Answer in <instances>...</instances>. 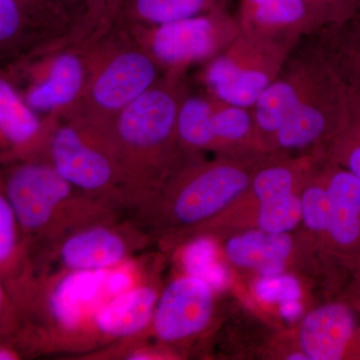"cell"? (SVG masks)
Here are the masks:
<instances>
[{
    "label": "cell",
    "instance_id": "obj_1",
    "mask_svg": "<svg viewBox=\"0 0 360 360\" xmlns=\"http://www.w3.org/2000/svg\"><path fill=\"white\" fill-rule=\"evenodd\" d=\"M259 153H231L206 163L186 161L129 217L165 245L210 221L238 200L265 163Z\"/></svg>",
    "mask_w": 360,
    "mask_h": 360
},
{
    "label": "cell",
    "instance_id": "obj_2",
    "mask_svg": "<svg viewBox=\"0 0 360 360\" xmlns=\"http://www.w3.org/2000/svg\"><path fill=\"white\" fill-rule=\"evenodd\" d=\"M180 101L169 82H158L104 132L122 168L129 214L187 160L176 134Z\"/></svg>",
    "mask_w": 360,
    "mask_h": 360
},
{
    "label": "cell",
    "instance_id": "obj_3",
    "mask_svg": "<svg viewBox=\"0 0 360 360\" xmlns=\"http://www.w3.org/2000/svg\"><path fill=\"white\" fill-rule=\"evenodd\" d=\"M0 174L30 258L79 227L129 215L115 203L73 186L44 158L0 165Z\"/></svg>",
    "mask_w": 360,
    "mask_h": 360
},
{
    "label": "cell",
    "instance_id": "obj_4",
    "mask_svg": "<svg viewBox=\"0 0 360 360\" xmlns=\"http://www.w3.org/2000/svg\"><path fill=\"white\" fill-rule=\"evenodd\" d=\"M79 39L86 59V85L79 103L65 117L105 132L116 116L158 82L160 65L118 25L98 37Z\"/></svg>",
    "mask_w": 360,
    "mask_h": 360
},
{
    "label": "cell",
    "instance_id": "obj_5",
    "mask_svg": "<svg viewBox=\"0 0 360 360\" xmlns=\"http://www.w3.org/2000/svg\"><path fill=\"white\" fill-rule=\"evenodd\" d=\"M35 112L65 117L84 94L87 65L82 40L70 33L28 52L4 66Z\"/></svg>",
    "mask_w": 360,
    "mask_h": 360
},
{
    "label": "cell",
    "instance_id": "obj_6",
    "mask_svg": "<svg viewBox=\"0 0 360 360\" xmlns=\"http://www.w3.org/2000/svg\"><path fill=\"white\" fill-rule=\"evenodd\" d=\"M41 158L73 186L115 203L129 214L122 168L101 130L75 118H58Z\"/></svg>",
    "mask_w": 360,
    "mask_h": 360
},
{
    "label": "cell",
    "instance_id": "obj_7",
    "mask_svg": "<svg viewBox=\"0 0 360 360\" xmlns=\"http://www.w3.org/2000/svg\"><path fill=\"white\" fill-rule=\"evenodd\" d=\"M153 240L129 215L85 225L35 251L32 274L112 269L136 257Z\"/></svg>",
    "mask_w": 360,
    "mask_h": 360
},
{
    "label": "cell",
    "instance_id": "obj_8",
    "mask_svg": "<svg viewBox=\"0 0 360 360\" xmlns=\"http://www.w3.org/2000/svg\"><path fill=\"white\" fill-rule=\"evenodd\" d=\"M214 290L205 279L191 274L170 281L160 291L149 335L162 347L184 345L200 338L214 315Z\"/></svg>",
    "mask_w": 360,
    "mask_h": 360
},
{
    "label": "cell",
    "instance_id": "obj_9",
    "mask_svg": "<svg viewBox=\"0 0 360 360\" xmlns=\"http://www.w3.org/2000/svg\"><path fill=\"white\" fill-rule=\"evenodd\" d=\"M224 21L217 8L155 27H122L129 30L158 65L175 71L212 56L217 49V32Z\"/></svg>",
    "mask_w": 360,
    "mask_h": 360
},
{
    "label": "cell",
    "instance_id": "obj_10",
    "mask_svg": "<svg viewBox=\"0 0 360 360\" xmlns=\"http://www.w3.org/2000/svg\"><path fill=\"white\" fill-rule=\"evenodd\" d=\"M307 360H360V312L340 298L303 315L295 331Z\"/></svg>",
    "mask_w": 360,
    "mask_h": 360
},
{
    "label": "cell",
    "instance_id": "obj_11",
    "mask_svg": "<svg viewBox=\"0 0 360 360\" xmlns=\"http://www.w3.org/2000/svg\"><path fill=\"white\" fill-rule=\"evenodd\" d=\"M58 120L35 112L6 68H0V165L41 158Z\"/></svg>",
    "mask_w": 360,
    "mask_h": 360
},
{
    "label": "cell",
    "instance_id": "obj_12",
    "mask_svg": "<svg viewBox=\"0 0 360 360\" xmlns=\"http://www.w3.org/2000/svg\"><path fill=\"white\" fill-rule=\"evenodd\" d=\"M160 293L155 283L142 279L106 300L92 317L94 350L148 335Z\"/></svg>",
    "mask_w": 360,
    "mask_h": 360
},
{
    "label": "cell",
    "instance_id": "obj_13",
    "mask_svg": "<svg viewBox=\"0 0 360 360\" xmlns=\"http://www.w3.org/2000/svg\"><path fill=\"white\" fill-rule=\"evenodd\" d=\"M321 175L329 198L322 255L338 262L360 255V180L347 168L329 160Z\"/></svg>",
    "mask_w": 360,
    "mask_h": 360
},
{
    "label": "cell",
    "instance_id": "obj_14",
    "mask_svg": "<svg viewBox=\"0 0 360 360\" xmlns=\"http://www.w3.org/2000/svg\"><path fill=\"white\" fill-rule=\"evenodd\" d=\"M246 231L225 238L224 250L231 264L258 276L284 274L300 255L319 252L307 233Z\"/></svg>",
    "mask_w": 360,
    "mask_h": 360
},
{
    "label": "cell",
    "instance_id": "obj_15",
    "mask_svg": "<svg viewBox=\"0 0 360 360\" xmlns=\"http://www.w3.org/2000/svg\"><path fill=\"white\" fill-rule=\"evenodd\" d=\"M302 224L300 193L281 196L266 202L246 208H226L210 221L194 227L167 243V246L179 248L191 239L226 238L246 231H262L271 233L292 232Z\"/></svg>",
    "mask_w": 360,
    "mask_h": 360
},
{
    "label": "cell",
    "instance_id": "obj_16",
    "mask_svg": "<svg viewBox=\"0 0 360 360\" xmlns=\"http://www.w3.org/2000/svg\"><path fill=\"white\" fill-rule=\"evenodd\" d=\"M70 32L30 0H0V68Z\"/></svg>",
    "mask_w": 360,
    "mask_h": 360
},
{
    "label": "cell",
    "instance_id": "obj_17",
    "mask_svg": "<svg viewBox=\"0 0 360 360\" xmlns=\"http://www.w3.org/2000/svg\"><path fill=\"white\" fill-rule=\"evenodd\" d=\"M205 80L213 96L225 105L248 108L271 80L266 71L238 63L232 56H220L207 66Z\"/></svg>",
    "mask_w": 360,
    "mask_h": 360
},
{
    "label": "cell",
    "instance_id": "obj_18",
    "mask_svg": "<svg viewBox=\"0 0 360 360\" xmlns=\"http://www.w3.org/2000/svg\"><path fill=\"white\" fill-rule=\"evenodd\" d=\"M312 158L286 162L264 163L251 179L250 186L227 208L246 210L281 196L300 193L314 174Z\"/></svg>",
    "mask_w": 360,
    "mask_h": 360
},
{
    "label": "cell",
    "instance_id": "obj_19",
    "mask_svg": "<svg viewBox=\"0 0 360 360\" xmlns=\"http://www.w3.org/2000/svg\"><path fill=\"white\" fill-rule=\"evenodd\" d=\"M0 272L13 297L32 276L27 245L0 174Z\"/></svg>",
    "mask_w": 360,
    "mask_h": 360
},
{
    "label": "cell",
    "instance_id": "obj_20",
    "mask_svg": "<svg viewBox=\"0 0 360 360\" xmlns=\"http://www.w3.org/2000/svg\"><path fill=\"white\" fill-rule=\"evenodd\" d=\"M219 0H127L115 25L155 27L219 8Z\"/></svg>",
    "mask_w": 360,
    "mask_h": 360
},
{
    "label": "cell",
    "instance_id": "obj_21",
    "mask_svg": "<svg viewBox=\"0 0 360 360\" xmlns=\"http://www.w3.org/2000/svg\"><path fill=\"white\" fill-rule=\"evenodd\" d=\"M340 125L333 124L326 111L312 103L300 105L277 130L274 148L283 150L309 148L324 139L330 141Z\"/></svg>",
    "mask_w": 360,
    "mask_h": 360
},
{
    "label": "cell",
    "instance_id": "obj_22",
    "mask_svg": "<svg viewBox=\"0 0 360 360\" xmlns=\"http://www.w3.org/2000/svg\"><path fill=\"white\" fill-rule=\"evenodd\" d=\"M215 108L200 96L181 98L177 112L176 134L180 148L186 153L213 150L212 116Z\"/></svg>",
    "mask_w": 360,
    "mask_h": 360
},
{
    "label": "cell",
    "instance_id": "obj_23",
    "mask_svg": "<svg viewBox=\"0 0 360 360\" xmlns=\"http://www.w3.org/2000/svg\"><path fill=\"white\" fill-rule=\"evenodd\" d=\"M245 22L264 30L295 27L316 18L307 0H241Z\"/></svg>",
    "mask_w": 360,
    "mask_h": 360
},
{
    "label": "cell",
    "instance_id": "obj_24",
    "mask_svg": "<svg viewBox=\"0 0 360 360\" xmlns=\"http://www.w3.org/2000/svg\"><path fill=\"white\" fill-rule=\"evenodd\" d=\"M302 103L300 91L290 82H270L253 105L255 127L272 141L277 130Z\"/></svg>",
    "mask_w": 360,
    "mask_h": 360
},
{
    "label": "cell",
    "instance_id": "obj_25",
    "mask_svg": "<svg viewBox=\"0 0 360 360\" xmlns=\"http://www.w3.org/2000/svg\"><path fill=\"white\" fill-rule=\"evenodd\" d=\"M352 98L338 131L329 141L328 158L360 180V96Z\"/></svg>",
    "mask_w": 360,
    "mask_h": 360
},
{
    "label": "cell",
    "instance_id": "obj_26",
    "mask_svg": "<svg viewBox=\"0 0 360 360\" xmlns=\"http://www.w3.org/2000/svg\"><path fill=\"white\" fill-rule=\"evenodd\" d=\"M302 224L304 232L322 255V246L328 231L329 198L321 172L312 174L300 193Z\"/></svg>",
    "mask_w": 360,
    "mask_h": 360
},
{
    "label": "cell",
    "instance_id": "obj_27",
    "mask_svg": "<svg viewBox=\"0 0 360 360\" xmlns=\"http://www.w3.org/2000/svg\"><path fill=\"white\" fill-rule=\"evenodd\" d=\"M184 248L182 264L186 274L201 277L214 290L225 283L224 267L217 262V246L212 238H196L179 246Z\"/></svg>",
    "mask_w": 360,
    "mask_h": 360
},
{
    "label": "cell",
    "instance_id": "obj_28",
    "mask_svg": "<svg viewBox=\"0 0 360 360\" xmlns=\"http://www.w3.org/2000/svg\"><path fill=\"white\" fill-rule=\"evenodd\" d=\"M255 292L258 300L264 302L281 303L302 302V290L300 281L291 274L259 276L255 283Z\"/></svg>",
    "mask_w": 360,
    "mask_h": 360
},
{
    "label": "cell",
    "instance_id": "obj_29",
    "mask_svg": "<svg viewBox=\"0 0 360 360\" xmlns=\"http://www.w3.org/2000/svg\"><path fill=\"white\" fill-rule=\"evenodd\" d=\"M127 0H96L89 20L79 30L84 37H98L115 25Z\"/></svg>",
    "mask_w": 360,
    "mask_h": 360
},
{
    "label": "cell",
    "instance_id": "obj_30",
    "mask_svg": "<svg viewBox=\"0 0 360 360\" xmlns=\"http://www.w3.org/2000/svg\"><path fill=\"white\" fill-rule=\"evenodd\" d=\"M56 13L73 30H79L89 20L96 0H49Z\"/></svg>",
    "mask_w": 360,
    "mask_h": 360
},
{
    "label": "cell",
    "instance_id": "obj_31",
    "mask_svg": "<svg viewBox=\"0 0 360 360\" xmlns=\"http://www.w3.org/2000/svg\"><path fill=\"white\" fill-rule=\"evenodd\" d=\"M20 326V316L6 279L0 272V338L13 340ZM13 342V341H11Z\"/></svg>",
    "mask_w": 360,
    "mask_h": 360
},
{
    "label": "cell",
    "instance_id": "obj_32",
    "mask_svg": "<svg viewBox=\"0 0 360 360\" xmlns=\"http://www.w3.org/2000/svg\"><path fill=\"white\" fill-rule=\"evenodd\" d=\"M316 18L345 20L360 9V0H307Z\"/></svg>",
    "mask_w": 360,
    "mask_h": 360
},
{
    "label": "cell",
    "instance_id": "obj_33",
    "mask_svg": "<svg viewBox=\"0 0 360 360\" xmlns=\"http://www.w3.org/2000/svg\"><path fill=\"white\" fill-rule=\"evenodd\" d=\"M279 314L288 321H295L303 314L302 302H290L279 304Z\"/></svg>",
    "mask_w": 360,
    "mask_h": 360
},
{
    "label": "cell",
    "instance_id": "obj_34",
    "mask_svg": "<svg viewBox=\"0 0 360 360\" xmlns=\"http://www.w3.org/2000/svg\"><path fill=\"white\" fill-rule=\"evenodd\" d=\"M22 354L18 348L6 338H0V360H20L23 359Z\"/></svg>",
    "mask_w": 360,
    "mask_h": 360
},
{
    "label": "cell",
    "instance_id": "obj_35",
    "mask_svg": "<svg viewBox=\"0 0 360 360\" xmlns=\"http://www.w3.org/2000/svg\"><path fill=\"white\" fill-rule=\"evenodd\" d=\"M342 298L360 312V274H354V281L350 283Z\"/></svg>",
    "mask_w": 360,
    "mask_h": 360
},
{
    "label": "cell",
    "instance_id": "obj_36",
    "mask_svg": "<svg viewBox=\"0 0 360 360\" xmlns=\"http://www.w3.org/2000/svg\"><path fill=\"white\" fill-rule=\"evenodd\" d=\"M338 264H340L345 269L354 272V274H360V255L341 259L340 262H338Z\"/></svg>",
    "mask_w": 360,
    "mask_h": 360
},
{
    "label": "cell",
    "instance_id": "obj_37",
    "mask_svg": "<svg viewBox=\"0 0 360 360\" xmlns=\"http://www.w3.org/2000/svg\"><path fill=\"white\" fill-rule=\"evenodd\" d=\"M30 1L34 2L35 4L44 8L45 11H47L49 14H51L54 18H56L58 21H60L61 23H63V18L56 13V11H54L53 7H52L51 1L49 0H30ZM63 25L68 26V23L65 22Z\"/></svg>",
    "mask_w": 360,
    "mask_h": 360
},
{
    "label": "cell",
    "instance_id": "obj_38",
    "mask_svg": "<svg viewBox=\"0 0 360 360\" xmlns=\"http://www.w3.org/2000/svg\"><path fill=\"white\" fill-rule=\"evenodd\" d=\"M355 15H356L357 18H359V25L360 26V9L359 11H357L356 13H355ZM359 32H360V30H359ZM359 46H357V51H359V56H360V37H359Z\"/></svg>",
    "mask_w": 360,
    "mask_h": 360
}]
</instances>
